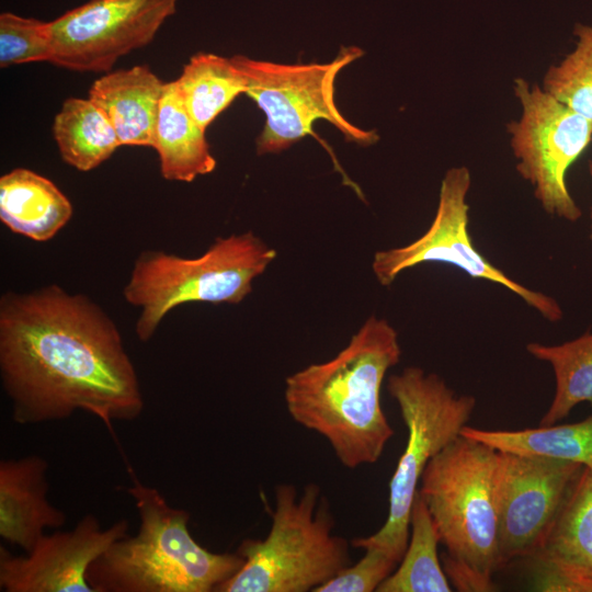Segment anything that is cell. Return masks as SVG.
<instances>
[{"mask_svg":"<svg viewBox=\"0 0 592 592\" xmlns=\"http://www.w3.org/2000/svg\"><path fill=\"white\" fill-rule=\"evenodd\" d=\"M363 55L358 47H342L329 62L295 65L232 56L246 79V94L265 114L264 127L257 139L258 153H276L315 135L312 127L319 119L332 124L348 141L362 146L375 144L377 133L352 124L334 100L338 75Z\"/></svg>","mask_w":592,"mask_h":592,"instance_id":"cell-8","label":"cell"},{"mask_svg":"<svg viewBox=\"0 0 592 592\" xmlns=\"http://www.w3.org/2000/svg\"><path fill=\"white\" fill-rule=\"evenodd\" d=\"M471 185L470 171L465 166L448 169L441 182L434 218L414 241L375 252L372 271L382 286H390L406 270L423 263H445L467 275L499 284L519 296L549 322L563 317L559 303L551 296L511 278L493 265L475 247L468 230L467 195Z\"/></svg>","mask_w":592,"mask_h":592,"instance_id":"cell-10","label":"cell"},{"mask_svg":"<svg viewBox=\"0 0 592 592\" xmlns=\"http://www.w3.org/2000/svg\"><path fill=\"white\" fill-rule=\"evenodd\" d=\"M589 173H590V177L592 178V161L589 162Z\"/></svg>","mask_w":592,"mask_h":592,"instance_id":"cell-29","label":"cell"},{"mask_svg":"<svg viewBox=\"0 0 592 592\" xmlns=\"http://www.w3.org/2000/svg\"><path fill=\"white\" fill-rule=\"evenodd\" d=\"M125 519L103 528L87 514L75 528L42 536L23 556L0 546V590L4 592H94L87 581L90 565L115 540L128 535Z\"/></svg>","mask_w":592,"mask_h":592,"instance_id":"cell-13","label":"cell"},{"mask_svg":"<svg viewBox=\"0 0 592 592\" xmlns=\"http://www.w3.org/2000/svg\"><path fill=\"white\" fill-rule=\"evenodd\" d=\"M407 428V442L389 481L386 522L373 535L352 539L356 548H377L398 563L410 535V514L422 474L429 462L460 435L476 398L458 395L435 373L407 366L387 380Z\"/></svg>","mask_w":592,"mask_h":592,"instance_id":"cell-7","label":"cell"},{"mask_svg":"<svg viewBox=\"0 0 592 592\" xmlns=\"http://www.w3.org/2000/svg\"><path fill=\"white\" fill-rule=\"evenodd\" d=\"M401 353L394 326L369 316L332 358L285 378L289 415L325 437L344 467L377 463L395 434L382 408L380 390Z\"/></svg>","mask_w":592,"mask_h":592,"instance_id":"cell-2","label":"cell"},{"mask_svg":"<svg viewBox=\"0 0 592 592\" xmlns=\"http://www.w3.org/2000/svg\"><path fill=\"white\" fill-rule=\"evenodd\" d=\"M205 132L185 109L175 80L166 82L151 146L166 180L192 182L214 171L217 162Z\"/></svg>","mask_w":592,"mask_h":592,"instance_id":"cell-17","label":"cell"},{"mask_svg":"<svg viewBox=\"0 0 592 592\" xmlns=\"http://www.w3.org/2000/svg\"><path fill=\"white\" fill-rule=\"evenodd\" d=\"M71 216V203L49 179L24 168L0 178V219L12 232L47 241Z\"/></svg>","mask_w":592,"mask_h":592,"instance_id":"cell-16","label":"cell"},{"mask_svg":"<svg viewBox=\"0 0 592 592\" xmlns=\"http://www.w3.org/2000/svg\"><path fill=\"white\" fill-rule=\"evenodd\" d=\"M48 463L39 455L0 462V536L29 553L46 528H60L64 511L48 498Z\"/></svg>","mask_w":592,"mask_h":592,"instance_id":"cell-14","label":"cell"},{"mask_svg":"<svg viewBox=\"0 0 592 592\" xmlns=\"http://www.w3.org/2000/svg\"><path fill=\"white\" fill-rule=\"evenodd\" d=\"M272 524L264 539H243V566L215 592H307L352 563L350 543L333 533L335 521L320 487L307 483L298 496L292 483L274 489Z\"/></svg>","mask_w":592,"mask_h":592,"instance_id":"cell-5","label":"cell"},{"mask_svg":"<svg viewBox=\"0 0 592 592\" xmlns=\"http://www.w3.org/2000/svg\"><path fill=\"white\" fill-rule=\"evenodd\" d=\"M49 22L0 14V67L52 60Z\"/></svg>","mask_w":592,"mask_h":592,"instance_id":"cell-25","label":"cell"},{"mask_svg":"<svg viewBox=\"0 0 592 592\" xmlns=\"http://www.w3.org/2000/svg\"><path fill=\"white\" fill-rule=\"evenodd\" d=\"M576 45L558 64L549 66L542 88L592 119V26L577 23Z\"/></svg>","mask_w":592,"mask_h":592,"instance_id":"cell-24","label":"cell"},{"mask_svg":"<svg viewBox=\"0 0 592 592\" xmlns=\"http://www.w3.org/2000/svg\"><path fill=\"white\" fill-rule=\"evenodd\" d=\"M175 82L185 109L205 130L247 91L246 79L231 57L210 53L192 56Z\"/></svg>","mask_w":592,"mask_h":592,"instance_id":"cell-21","label":"cell"},{"mask_svg":"<svg viewBox=\"0 0 592 592\" xmlns=\"http://www.w3.org/2000/svg\"><path fill=\"white\" fill-rule=\"evenodd\" d=\"M166 82L147 65L107 72L89 90L107 116L122 146L151 147Z\"/></svg>","mask_w":592,"mask_h":592,"instance_id":"cell-15","label":"cell"},{"mask_svg":"<svg viewBox=\"0 0 592 592\" xmlns=\"http://www.w3.org/2000/svg\"><path fill=\"white\" fill-rule=\"evenodd\" d=\"M129 474L127 493L139 530L115 540L90 565L86 577L94 592H215L241 569L244 560L237 551L202 547L189 531L190 513L171 506L130 468Z\"/></svg>","mask_w":592,"mask_h":592,"instance_id":"cell-3","label":"cell"},{"mask_svg":"<svg viewBox=\"0 0 592 592\" xmlns=\"http://www.w3.org/2000/svg\"><path fill=\"white\" fill-rule=\"evenodd\" d=\"M276 255L252 231L218 237L196 258L143 251L123 291L125 300L140 309L136 335L149 341L167 314L185 303H241Z\"/></svg>","mask_w":592,"mask_h":592,"instance_id":"cell-6","label":"cell"},{"mask_svg":"<svg viewBox=\"0 0 592 592\" xmlns=\"http://www.w3.org/2000/svg\"><path fill=\"white\" fill-rule=\"evenodd\" d=\"M583 466L499 452L494 474L500 568L538 554Z\"/></svg>","mask_w":592,"mask_h":592,"instance_id":"cell-11","label":"cell"},{"mask_svg":"<svg viewBox=\"0 0 592 592\" xmlns=\"http://www.w3.org/2000/svg\"><path fill=\"white\" fill-rule=\"evenodd\" d=\"M178 0H90L49 22L50 62L73 71H109L148 45Z\"/></svg>","mask_w":592,"mask_h":592,"instance_id":"cell-12","label":"cell"},{"mask_svg":"<svg viewBox=\"0 0 592 592\" xmlns=\"http://www.w3.org/2000/svg\"><path fill=\"white\" fill-rule=\"evenodd\" d=\"M526 351L547 362L556 379L555 396L539 421L540 426L556 424L581 402L592 406V332L558 345L532 342Z\"/></svg>","mask_w":592,"mask_h":592,"instance_id":"cell-23","label":"cell"},{"mask_svg":"<svg viewBox=\"0 0 592 592\" xmlns=\"http://www.w3.org/2000/svg\"><path fill=\"white\" fill-rule=\"evenodd\" d=\"M0 375L22 425L81 410L112 430L145 406L117 326L91 298L58 285L1 296Z\"/></svg>","mask_w":592,"mask_h":592,"instance_id":"cell-1","label":"cell"},{"mask_svg":"<svg viewBox=\"0 0 592 592\" xmlns=\"http://www.w3.org/2000/svg\"><path fill=\"white\" fill-rule=\"evenodd\" d=\"M62 160L79 171H90L122 146L105 113L90 99L64 101L53 125Z\"/></svg>","mask_w":592,"mask_h":592,"instance_id":"cell-19","label":"cell"},{"mask_svg":"<svg viewBox=\"0 0 592 592\" xmlns=\"http://www.w3.org/2000/svg\"><path fill=\"white\" fill-rule=\"evenodd\" d=\"M538 554L592 592V469L583 467L577 477Z\"/></svg>","mask_w":592,"mask_h":592,"instance_id":"cell-18","label":"cell"},{"mask_svg":"<svg viewBox=\"0 0 592 592\" xmlns=\"http://www.w3.org/2000/svg\"><path fill=\"white\" fill-rule=\"evenodd\" d=\"M498 451L459 435L426 465L418 493L446 548L442 566L457 591H494L500 570L494 474Z\"/></svg>","mask_w":592,"mask_h":592,"instance_id":"cell-4","label":"cell"},{"mask_svg":"<svg viewBox=\"0 0 592 592\" xmlns=\"http://www.w3.org/2000/svg\"><path fill=\"white\" fill-rule=\"evenodd\" d=\"M364 556L342 569L331 580L314 592H372L390 576L399 565L377 548H364Z\"/></svg>","mask_w":592,"mask_h":592,"instance_id":"cell-26","label":"cell"},{"mask_svg":"<svg viewBox=\"0 0 592 592\" xmlns=\"http://www.w3.org/2000/svg\"><path fill=\"white\" fill-rule=\"evenodd\" d=\"M440 537L430 512L417 493L410 514V535L398 568L376 592H451L452 584L439 559Z\"/></svg>","mask_w":592,"mask_h":592,"instance_id":"cell-22","label":"cell"},{"mask_svg":"<svg viewBox=\"0 0 592 592\" xmlns=\"http://www.w3.org/2000/svg\"><path fill=\"white\" fill-rule=\"evenodd\" d=\"M521 116L508 124L516 170L550 216L574 223L582 216L566 174L592 140V119L570 109L539 84L516 78Z\"/></svg>","mask_w":592,"mask_h":592,"instance_id":"cell-9","label":"cell"},{"mask_svg":"<svg viewBox=\"0 0 592 592\" xmlns=\"http://www.w3.org/2000/svg\"><path fill=\"white\" fill-rule=\"evenodd\" d=\"M590 217H591L590 240L592 241V207H591Z\"/></svg>","mask_w":592,"mask_h":592,"instance_id":"cell-28","label":"cell"},{"mask_svg":"<svg viewBox=\"0 0 592 592\" xmlns=\"http://www.w3.org/2000/svg\"><path fill=\"white\" fill-rule=\"evenodd\" d=\"M460 434L499 452L562 459L592 469V414L576 423L513 431L465 425Z\"/></svg>","mask_w":592,"mask_h":592,"instance_id":"cell-20","label":"cell"},{"mask_svg":"<svg viewBox=\"0 0 592 592\" xmlns=\"http://www.w3.org/2000/svg\"><path fill=\"white\" fill-rule=\"evenodd\" d=\"M533 560L532 588L543 592H585V589L553 560L537 554Z\"/></svg>","mask_w":592,"mask_h":592,"instance_id":"cell-27","label":"cell"}]
</instances>
